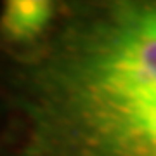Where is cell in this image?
Listing matches in <instances>:
<instances>
[{"label":"cell","mask_w":156,"mask_h":156,"mask_svg":"<svg viewBox=\"0 0 156 156\" xmlns=\"http://www.w3.org/2000/svg\"><path fill=\"white\" fill-rule=\"evenodd\" d=\"M14 61L7 156H156V64L122 56L68 14Z\"/></svg>","instance_id":"6da1fadb"},{"label":"cell","mask_w":156,"mask_h":156,"mask_svg":"<svg viewBox=\"0 0 156 156\" xmlns=\"http://www.w3.org/2000/svg\"><path fill=\"white\" fill-rule=\"evenodd\" d=\"M57 14V7L50 2H7L0 14V35L9 49L35 45L50 31Z\"/></svg>","instance_id":"7a4b0ae2"}]
</instances>
